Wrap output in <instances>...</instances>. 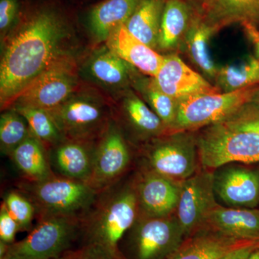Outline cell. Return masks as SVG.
<instances>
[{"instance_id": "obj_40", "label": "cell", "mask_w": 259, "mask_h": 259, "mask_svg": "<svg viewBox=\"0 0 259 259\" xmlns=\"http://www.w3.org/2000/svg\"><path fill=\"white\" fill-rule=\"evenodd\" d=\"M246 259H259V248L255 249Z\"/></svg>"}, {"instance_id": "obj_39", "label": "cell", "mask_w": 259, "mask_h": 259, "mask_svg": "<svg viewBox=\"0 0 259 259\" xmlns=\"http://www.w3.org/2000/svg\"><path fill=\"white\" fill-rule=\"evenodd\" d=\"M52 259H74V253H73V252H70V253H67L66 254L65 253V254L61 255V256Z\"/></svg>"}, {"instance_id": "obj_9", "label": "cell", "mask_w": 259, "mask_h": 259, "mask_svg": "<svg viewBox=\"0 0 259 259\" xmlns=\"http://www.w3.org/2000/svg\"><path fill=\"white\" fill-rule=\"evenodd\" d=\"M188 132L168 135L146 151V168L171 180L183 182L198 171L197 139Z\"/></svg>"}, {"instance_id": "obj_16", "label": "cell", "mask_w": 259, "mask_h": 259, "mask_svg": "<svg viewBox=\"0 0 259 259\" xmlns=\"http://www.w3.org/2000/svg\"><path fill=\"white\" fill-rule=\"evenodd\" d=\"M95 141L64 139L49 153L56 175L88 183L93 171Z\"/></svg>"}, {"instance_id": "obj_11", "label": "cell", "mask_w": 259, "mask_h": 259, "mask_svg": "<svg viewBox=\"0 0 259 259\" xmlns=\"http://www.w3.org/2000/svg\"><path fill=\"white\" fill-rule=\"evenodd\" d=\"M218 205L212 171L202 168L184 181L175 214L185 237L204 229L209 214Z\"/></svg>"}, {"instance_id": "obj_25", "label": "cell", "mask_w": 259, "mask_h": 259, "mask_svg": "<svg viewBox=\"0 0 259 259\" xmlns=\"http://www.w3.org/2000/svg\"><path fill=\"white\" fill-rule=\"evenodd\" d=\"M218 88L223 93H231L259 85V59L249 56L238 64L227 65L218 69Z\"/></svg>"}, {"instance_id": "obj_32", "label": "cell", "mask_w": 259, "mask_h": 259, "mask_svg": "<svg viewBox=\"0 0 259 259\" xmlns=\"http://www.w3.org/2000/svg\"><path fill=\"white\" fill-rule=\"evenodd\" d=\"M3 203L20 227V231H30L32 221L37 217L36 209L28 197L20 190H12L5 194Z\"/></svg>"}, {"instance_id": "obj_4", "label": "cell", "mask_w": 259, "mask_h": 259, "mask_svg": "<svg viewBox=\"0 0 259 259\" xmlns=\"http://www.w3.org/2000/svg\"><path fill=\"white\" fill-rule=\"evenodd\" d=\"M203 168L217 169L234 162L259 163V134L221 122L209 125L197 139Z\"/></svg>"}, {"instance_id": "obj_22", "label": "cell", "mask_w": 259, "mask_h": 259, "mask_svg": "<svg viewBox=\"0 0 259 259\" xmlns=\"http://www.w3.org/2000/svg\"><path fill=\"white\" fill-rule=\"evenodd\" d=\"M166 0H141L124 25L135 37L157 49L162 15Z\"/></svg>"}, {"instance_id": "obj_28", "label": "cell", "mask_w": 259, "mask_h": 259, "mask_svg": "<svg viewBox=\"0 0 259 259\" xmlns=\"http://www.w3.org/2000/svg\"><path fill=\"white\" fill-rule=\"evenodd\" d=\"M10 109L23 116L28 122L32 136L45 146L47 151L64 139L55 121L47 110L32 107H15Z\"/></svg>"}, {"instance_id": "obj_31", "label": "cell", "mask_w": 259, "mask_h": 259, "mask_svg": "<svg viewBox=\"0 0 259 259\" xmlns=\"http://www.w3.org/2000/svg\"><path fill=\"white\" fill-rule=\"evenodd\" d=\"M144 92L151 109L164 124L166 136L176 120L178 102L162 92L152 77L145 83Z\"/></svg>"}, {"instance_id": "obj_10", "label": "cell", "mask_w": 259, "mask_h": 259, "mask_svg": "<svg viewBox=\"0 0 259 259\" xmlns=\"http://www.w3.org/2000/svg\"><path fill=\"white\" fill-rule=\"evenodd\" d=\"M64 139L95 141L109 125L105 109L95 99L74 97L48 111Z\"/></svg>"}, {"instance_id": "obj_34", "label": "cell", "mask_w": 259, "mask_h": 259, "mask_svg": "<svg viewBox=\"0 0 259 259\" xmlns=\"http://www.w3.org/2000/svg\"><path fill=\"white\" fill-rule=\"evenodd\" d=\"M20 231L18 223L2 202L0 207V241L12 244L15 242L17 233Z\"/></svg>"}, {"instance_id": "obj_5", "label": "cell", "mask_w": 259, "mask_h": 259, "mask_svg": "<svg viewBox=\"0 0 259 259\" xmlns=\"http://www.w3.org/2000/svg\"><path fill=\"white\" fill-rule=\"evenodd\" d=\"M79 216H49L37 218L28 236L8 244L0 259H52L65 254L78 231Z\"/></svg>"}, {"instance_id": "obj_18", "label": "cell", "mask_w": 259, "mask_h": 259, "mask_svg": "<svg viewBox=\"0 0 259 259\" xmlns=\"http://www.w3.org/2000/svg\"><path fill=\"white\" fill-rule=\"evenodd\" d=\"M106 40L109 50L150 77L157 75L164 61L165 56L133 35L125 25L115 29Z\"/></svg>"}, {"instance_id": "obj_27", "label": "cell", "mask_w": 259, "mask_h": 259, "mask_svg": "<svg viewBox=\"0 0 259 259\" xmlns=\"http://www.w3.org/2000/svg\"><path fill=\"white\" fill-rule=\"evenodd\" d=\"M214 33L208 25L202 20L192 25L187 32V47L194 62L204 74L209 77L216 78L218 69L214 64L209 50V42Z\"/></svg>"}, {"instance_id": "obj_20", "label": "cell", "mask_w": 259, "mask_h": 259, "mask_svg": "<svg viewBox=\"0 0 259 259\" xmlns=\"http://www.w3.org/2000/svg\"><path fill=\"white\" fill-rule=\"evenodd\" d=\"M204 228L235 238L259 241V209L218 205L209 214Z\"/></svg>"}, {"instance_id": "obj_14", "label": "cell", "mask_w": 259, "mask_h": 259, "mask_svg": "<svg viewBox=\"0 0 259 259\" xmlns=\"http://www.w3.org/2000/svg\"><path fill=\"white\" fill-rule=\"evenodd\" d=\"M214 193L228 205L255 208L259 203V172L226 164L213 173Z\"/></svg>"}, {"instance_id": "obj_35", "label": "cell", "mask_w": 259, "mask_h": 259, "mask_svg": "<svg viewBox=\"0 0 259 259\" xmlns=\"http://www.w3.org/2000/svg\"><path fill=\"white\" fill-rule=\"evenodd\" d=\"M73 253L74 259H117L102 247L93 243H86Z\"/></svg>"}, {"instance_id": "obj_15", "label": "cell", "mask_w": 259, "mask_h": 259, "mask_svg": "<svg viewBox=\"0 0 259 259\" xmlns=\"http://www.w3.org/2000/svg\"><path fill=\"white\" fill-rule=\"evenodd\" d=\"M158 88L177 102L199 94L221 93L198 73L189 67L176 54L165 56L157 75L153 78Z\"/></svg>"}, {"instance_id": "obj_21", "label": "cell", "mask_w": 259, "mask_h": 259, "mask_svg": "<svg viewBox=\"0 0 259 259\" xmlns=\"http://www.w3.org/2000/svg\"><path fill=\"white\" fill-rule=\"evenodd\" d=\"M9 157L24 180L39 182L55 175L47 148L32 134L10 153Z\"/></svg>"}, {"instance_id": "obj_6", "label": "cell", "mask_w": 259, "mask_h": 259, "mask_svg": "<svg viewBox=\"0 0 259 259\" xmlns=\"http://www.w3.org/2000/svg\"><path fill=\"white\" fill-rule=\"evenodd\" d=\"M259 85L231 93L199 94L178 101L176 120L168 134L192 132L226 120L250 101Z\"/></svg>"}, {"instance_id": "obj_33", "label": "cell", "mask_w": 259, "mask_h": 259, "mask_svg": "<svg viewBox=\"0 0 259 259\" xmlns=\"http://www.w3.org/2000/svg\"><path fill=\"white\" fill-rule=\"evenodd\" d=\"M222 122L230 127L259 134V102L250 100Z\"/></svg>"}, {"instance_id": "obj_2", "label": "cell", "mask_w": 259, "mask_h": 259, "mask_svg": "<svg viewBox=\"0 0 259 259\" xmlns=\"http://www.w3.org/2000/svg\"><path fill=\"white\" fill-rule=\"evenodd\" d=\"M139 217L134 180L102 191L81 219L87 243L102 247L117 259H123L119 243Z\"/></svg>"}, {"instance_id": "obj_3", "label": "cell", "mask_w": 259, "mask_h": 259, "mask_svg": "<svg viewBox=\"0 0 259 259\" xmlns=\"http://www.w3.org/2000/svg\"><path fill=\"white\" fill-rule=\"evenodd\" d=\"M18 190L33 203L36 209L37 218L49 216L81 218L100 194L86 182L56 174L39 182H20Z\"/></svg>"}, {"instance_id": "obj_1", "label": "cell", "mask_w": 259, "mask_h": 259, "mask_svg": "<svg viewBox=\"0 0 259 259\" xmlns=\"http://www.w3.org/2000/svg\"><path fill=\"white\" fill-rule=\"evenodd\" d=\"M67 30L53 12L37 13L7 42L0 64L2 110L63 56Z\"/></svg>"}, {"instance_id": "obj_23", "label": "cell", "mask_w": 259, "mask_h": 259, "mask_svg": "<svg viewBox=\"0 0 259 259\" xmlns=\"http://www.w3.org/2000/svg\"><path fill=\"white\" fill-rule=\"evenodd\" d=\"M141 0H105L93 8L90 26L98 40H107L115 29L124 25Z\"/></svg>"}, {"instance_id": "obj_38", "label": "cell", "mask_w": 259, "mask_h": 259, "mask_svg": "<svg viewBox=\"0 0 259 259\" xmlns=\"http://www.w3.org/2000/svg\"><path fill=\"white\" fill-rule=\"evenodd\" d=\"M255 57L259 59V34L255 35Z\"/></svg>"}, {"instance_id": "obj_29", "label": "cell", "mask_w": 259, "mask_h": 259, "mask_svg": "<svg viewBox=\"0 0 259 259\" xmlns=\"http://www.w3.org/2000/svg\"><path fill=\"white\" fill-rule=\"evenodd\" d=\"M90 71L95 79L109 86H120L128 76L127 63L111 51H102L92 60Z\"/></svg>"}, {"instance_id": "obj_24", "label": "cell", "mask_w": 259, "mask_h": 259, "mask_svg": "<svg viewBox=\"0 0 259 259\" xmlns=\"http://www.w3.org/2000/svg\"><path fill=\"white\" fill-rule=\"evenodd\" d=\"M190 9L182 0H166L162 15L158 48L176 49L188 32Z\"/></svg>"}, {"instance_id": "obj_7", "label": "cell", "mask_w": 259, "mask_h": 259, "mask_svg": "<svg viewBox=\"0 0 259 259\" xmlns=\"http://www.w3.org/2000/svg\"><path fill=\"white\" fill-rule=\"evenodd\" d=\"M76 63L65 55L23 90L10 107H32L51 111L74 95L78 86Z\"/></svg>"}, {"instance_id": "obj_17", "label": "cell", "mask_w": 259, "mask_h": 259, "mask_svg": "<svg viewBox=\"0 0 259 259\" xmlns=\"http://www.w3.org/2000/svg\"><path fill=\"white\" fill-rule=\"evenodd\" d=\"M199 20L214 33L234 23H241L251 33L259 24V0H204Z\"/></svg>"}, {"instance_id": "obj_41", "label": "cell", "mask_w": 259, "mask_h": 259, "mask_svg": "<svg viewBox=\"0 0 259 259\" xmlns=\"http://www.w3.org/2000/svg\"><path fill=\"white\" fill-rule=\"evenodd\" d=\"M251 100H253V101L259 102V86L258 88H257V90H255L254 95H253Z\"/></svg>"}, {"instance_id": "obj_8", "label": "cell", "mask_w": 259, "mask_h": 259, "mask_svg": "<svg viewBox=\"0 0 259 259\" xmlns=\"http://www.w3.org/2000/svg\"><path fill=\"white\" fill-rule=\"evenodd\" d=\"M129 231L134 259H168L185 238L176 214L161 218L139 216Z\"/></svg>"}, {"instance_id": "obj_37", "label": "cell", "mask_w": 259, "mask_h": 259, "mask_svg": "<svg viewBox=\"0 0 259 259\" xmlns=\"http://www.w3.org/2000/svg\"><path fill=\"white\" fill-rule=\"evenodd\" d=\"M258 248H259V241L254 242L250 244L237 248L236 250H232L230 253H227L219 259H246Z\"/></svg>"}, {"instance_id": "obj_26", "label": "cell", "mask_w": 259, "mask_h": 259, "mask_svg": "<svg viewBox=\"0 0 259 259\" xmlns=\"http://www.w3.org/2000/svg\"><path fill=\"white\" fill-rule=\"evenodd\" d=\"M123 110L127 122L138 134L145 137L166 136V127L160 117L139 97L126 98Z\"/></svg>"}, {"instance_id": "obj_19", "label": "cell", "mask_w": 259, "mask_h": 259, "mask_svg": "<svg viewBox=\"0 0 259 259\" xmlns=\"http://www.w3.org/2000/svg\"><path fill=\"white\" fill-rule=\"evenodd\" d=\"M204 228L182 243L168 259H219L232 250L254 242Z\"/></svg>"}, {"instance_id": "obj_30", "label": "cell", "mask_w": 259, "mask_h": 259, "mask_svg": "<svg viewBox=\"0 0 259 259\" xmlns=\"http://www.w3.org/2000/svg\"><path fill=\"white\" fill-rule=\"evenodd\" d=\"M28 122L13 109L2 114L0 118V146L5 154L10 153L31 135Z\"/></svg>"}, {"instance_id": "obj_13", "label": "cell", "mask_w": 259, "mask_h": 259, "mask_svg": "<svg viewBox=\"0 0 259 259\" xmlns=\"http://www.w3.org/2000/svg\"><path fill=\"white\" fill-rule=\"evenodd\" d=\"M184 182V181H183ZM147 168L134 180L139 204V216L166 217L176 212L182 182Z\"/></svg>"}, {"instance_id": "obj_12", "label": "cell", "mask_w": 259, "mask_h": 259, "mask_svg": "<svg viewBox=\"0 0 259 259\" xmlns=\"http://www.w3.org/2000/svg\"><path fill=\"white\" fill-rule=\"evenodd\" d=\"M99 139L87 184L101 192L118 182L129 167L131 156L123 136L113 124L109 123Z\"/></svg>"}, {"instance_id": "obj_36", "label": "cell", "mask_w": 259, "mask_h": 259, "mask_svg": "<svg viewBox=\"0 0 259 259\" xmlns=\"http://www.w3.org/2000/svg\"><path fill=\"white\" fill-rule=\"evenodd\" d=\"M18 10L17 0H1L0 1V29L5 31L9 28Z\"/></svg>"}]
</instances>
